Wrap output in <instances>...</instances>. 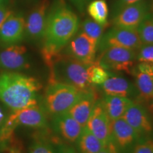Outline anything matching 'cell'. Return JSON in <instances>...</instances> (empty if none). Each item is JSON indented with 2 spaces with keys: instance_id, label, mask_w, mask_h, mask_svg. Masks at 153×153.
<instances>
[{
  "instance_id": "obj_1",
  "label": "cell",
  "mask_w": 153,
  "mask_h": 153,
  "mask_svg": "<svg viewBox=\"0 0 153 153\" xmlns=\"http://www.w3.org/2000/svg\"><path fill=\"white\" fill-rule=\"evenodd\" d=\"M79 19L63 0H55L50 6L41 55L48 67L62 53L77 32Z\"/></svg>"
},
{
  "instance_id": "obj_2",
  "label": "cell",
  "mask_w": 153,
  "mask_h": 153,
  "mask_svg": "<svg viewBox=\"0 0 153 153\" xmlns=\"http://www.w3.org/2000/svg\"><path fill=\"white\" fill-rule=\"evenodd\" d=\"M42 89L35 77L20 72L0 70V101L12 111L38 104Z\"/></svg>"
},
{
  "instance_id": "obj_3",
  "label": "cell",
  "mask_w": 153,
  "mask_h": 153,
  "mask_svg": "<svg viewBox=\"0 0 153 153\" xmlns=\"http://www.w3.org/2000/svg\"><path fill=\"white\" fill-rule=\"evenodd\" d=\"M87 65L61 53L48 68V81H55L72 86L81 91L95 89L88 80Z\"/></svg>"
},
{
  "instance_id": "obj_4",
  "label": "cell",
  "mask_w": 153,
  "mask_h": 153,
  "mask_svg": "<svg viewBox=\"0 0 153 153\" xmlns=\"http://www.w3.org/2000/svg\"><path fill=\"white\" fill-rule=\"evenodd\" d=\"M86 91L72 86L55 81H48L43 97V107L52 116L66 113Z\"/></svg>"
},
{
  "instance_id": "obj_5",
  "label": "cell",
  "mask_w": 153,
  "mask_h": 153,
  "mask_svg": "<svg viewBox=\"0 0 153 153\" xmlns=\"http://www.w3.org/2000/svg\"><path fill=\"white\" fill-rule=\"evenodd\" d=\"M136 60L137 53L135 50L111 47L101 53L96 62L107 70L131 74Z\"/></svg>"
},
{
  "instance_id": "obj_6",
  "label": "cell",
  "mask_w": 153,
  "mask_h": 153,
  "mask_svg": "<svg viewBox=\"0 0 153 153\" xmlns=\"http://www.w3.org/2000/svg\"><path fill=\"white\" fill-rule=\"evenodd\" d=\"M50 0H39L25 19L24 40L33 43H43L46 27Z\"/></svg>"
},
{
  "instance_id": "obj_7",
  "label": "cell",
  "mask_w": 153,
  "mask_h": 153,
  "mask_svg": "<svg viewBox=\"0 0 153 153\" xmlns=\"http://www.w3.org/2000/svg\"><path fill=\"white\" fill-rule=\"evenodd\" d=\"M142 45L137 29L114 26L103 34L97 45V50L100 53L111 47H121L137 51Z\"/></svg>"
},
{
  "instance_id": "obj_8",
  "label": "cell",
  "mask_w": 153,
  "mask_h": 153,
  "mask_svg": "<svg viewBox=\"0 0 153 153\" xmlns=\"http://www.w3.org/2000/svg\"><path fill=\"white\" fill-rule=\"evenodd\" d=\"M97 51V44L81 31L71 38L62 53L89 66L95 62Z\"/></svg>"
},
{
  "instance_id": "obj_9",
  "label": "cell",
  "mask_w": 153,
  "mask_h": 153,
  "mask_svg": "<svg viewBox=\"0 0 153 153\" xmlns=\"http://www.w3.org/2000/svg\"><path fill=\"white\" fill-rule=\"evenodd\" d=\"M10 117L16 127L24 126L42 131L49 128L46 111L38 104L16 111H11Z\"/></svg>"
},
{
  "instance_id": "obj_10",
  "label": "cell",
  "mask_w": 153,
  "mask_h": 153,
  "mask_svg": "<svg viewBox=\"0 0 153 153\" xmlns=\"http://www.w3.org/2000/svg\"><path fill=\"white\" fill-rule=\"evenodd\" d=\"M30 67L27 49L24 45L17 44L0 50V70L22 72Z\"/></svg>"
},
{
  "instance_id": "obj_11",
  "label": "cell",
  "mask_w": 153,
  "mask_h": 153,
  "mask_svg": "<svg viewBox=\"0 0 153 153\" xmlns=\"http://www.w3.org/2000/svg\"><path fill=\"white\" fill-rule=\"evenodd\" d=\"M150 10L151 6L148 1L140 0L124 8L112 18V23L114 26L137 29L140 22L150 13Z\"/></svg>"
},
{
  "instance_id": "obj_12",
  "label": "cell",
  "mask_w": 153,
  "mask_h": 153,
  "mask_svg": "<svg viewBox=\"0 0 153 153\" xmlns=\"http://www.w3.org/2000/svg\"><path fill=\"white\" fill-rule=\"evenodd\" d=\"M25 18L20 13H11L0 27V46L20 44L24 40Z\"/></svg>"
},
{
  "instance_id": "obj_13",
  "label": "cell",
  "mask_w": 153,
  "mask_h": 153,
  "mask_svg": "<svg viewBox=\"0 0 153 153\" xmlns=\"http://www.w3.org/2000/svg\"><path fill=\"white\" fill-rule=\"evenodd\" d=\"M111 143L116 150H126L132 148L141 136L123 118L111 121Z\"/></svg>"
},
{
  "instance_id": "obj_14",
  "label": "cell",
  "mask_w": 153,
  "mask_h": 153,
  "mask_svg": "<svg viewBox=\"0 0 153 153\" xmlns=\"http://www.w3.org/2000/svg\"><path fill=\"white\" fill-rule=\"evenodd\" d=\"M111 121L101 101H97L86 127L105 145H108L111 143Z\"/></svg>"
},
{
  "instance_id": "obj_15",
  "label": "cell",
  "mask_w": 153,
  "mask_h": 153,
  "mask_svg": "<svg viewBox=\"0 0 153 153\" xmlns=\"http://www.w3.org/2000/svg\"><path fill=\"white\" fill-rule=\"evenodd\" d=\"M52 128L58 136L68 143H76L84 129L67 112L53 116Z\"/></svg>"
},
{
  "instance_id": "obj_16",
  "label": "cell",
  "mask_w": 153,
  "mask_h": 153,
  "mask_svg": "<svg viewBox=\"0 0 153 153\" xmlns=\"http://www.w3.org/2000/svg\"><path fill=\"white\" fill-rule=\"evenodd\" d=\"M122 118L131 126L140 136L152 131V125L148 111L138 102H133L126 110Z\"/></svg>"
},
{
  "instance_id": "obj_17",
  "label": "cell",
  "mask_w": 153,
  "mask_h": 153,
  "mask_svg": "<svg viewBox=\"0 0 153 153\" xmlns=\"http://www.w3.org/2000/svg\"><path fill=\"white\" fill-rule=\"evenodd\" d=\"M132 74L135 76V87L141 99L151 101L153 99V65L140 62L134 67Z\"/></svg>"
},
{
  "instance_id": "obj_18",
  "label": "cell",
  "mask_w": 153,
  "mask_h": 153,
  "mask_svg": "<svg viewBox=\"0 0 153 153\" xmlns=\"http://www.w3.org/2000/svg\"><path fill=\"white\" fill-rule=\"evenodd\" d=\"M97 101L98 96L95 89L86 91L67 113L85 128L92 114Z\"/></svg>"
},
{
  "instance_id": "obj_19",
  "label": "cell",
  "mask_w": 153,
  "mask_h": 153,
  "mask_svg": "<svg viewBox=\"0 0 153 153\" xmlns=\"http://www.w3.org/2000/svg\"><path fill=\"white\" fill-rule=\"evenodd\" d=\"M99 87L105 95L126 97L134 96L137 93V88L128 80L121 76H109L104 83Z\"/></svg>"
},
{
  "instance_id": "obj_20",
  "label": "cell",
  "mask_w": 153,
  "mask_h": 153,
  "mask_svg": "<svg viewBox=\"0 0 153 153\" xmlns=\"http://www.w3.org/2000/svg\"><path fill=\"white\" fill-rule=\"evenodd\" d=\"M100 101L111 120L122 118L130 105L133 103V101L129 98L110 95H105L104 99Z\"/></svg>"
},
{
  "instance_id": "obj_21",
  "label": "cell",
  "mask_w": 153,
  "mask_h": 153,
  "mask_svg": "<svg viewBox=\"0 0 153 153\" xmlns=\"http://www.w3.org/2000/svg\"><path fill=\"white\" fill-rule=\"evenodd\" d=\"M79 153H98L107 145H105L94 134L85 127L76 141Z\"/></svg>"
},
{
  "instance_id": "obj_22",
  "label": "cell",
  "mask_w": 153,
  "mask_h": 153,
  "mask_svg": "<svg viewBox=\"0 0 153 153\" xmlns=\"http://www.w3.org/2000/svg\"><path fill=\"white\" fill-rule=\"evenodd\" d=\"M89 14L101 26H106L108 25V6L105 0H94L89 2L87 6Z\"/></svg>"
},
{
  "instance_id": "obj_23",
  "label": "cell",
  "mask_w": 153,
  "mask_h": 153,
  "mask_svg": "<svg viewBox=\"0 0 153 153\" xmlns=\"http://www.w3.org/2000/svg\"><path fill=\"white\" fill-rule=\"evenodd\" d=\"M143 44L153 43V13H149L137 28Z\"/></svg>"
},
{
  "instance_id": "obj_24",
  "label": "cell",
  "mask_w": 153,
  "mask_h": 153,
  "mask_svg": "<svg viewBox=\"0 0 153 153\" xmlns=\"http://www.w3.org/2000/svg\"><path fill=\"white\" fill-rule=\"evenodd\" d=\"M104 26H101L91 19H87L82 23V32L89 36L98 45L101 38L103 36Z\"/></svg>"
},
{
  "instance_id": "obj_25",
  "label": "cell",
  "mask_w": 153,
  "mask_h": 153,
  "mask_svg": "<svg viewBox=\"0 0 153 153\" xmlns=\"http://www.w3.org/2000/svg\"><path fill=\"white\" fill-rule=\"evenodd\" d=\"M88 80L92 85H100L109 77V72L99 65L95 61L94 64L88 67Z\"/></svg>"
},
{
  "instance_id": "obj_26",
  "label": "cell",
  "mask_w": 153,
  "mask_h": 153,
  "mask_svg": "<svg viewBox=\"0 0 153 153\" xmlns=\"http://www.w3.org/2000/svg\"><path fill=\"white\" fill-rule=\"evenodd\" d=\"M28 153H55V150L45 135H39L30 145Z\"/></svg>"
},
{
  "instance_id": "obj_27",
  "label": "cell",
  "mask_w": 153,
  "mask_h": 153,
  "mask_svg": "<svg viewBox=\"0 0 153 153\" xmlns=\"http://www.w3.org/2000/svg\"><path fill=\"white\" fill-rule=\"evenodd\" d=\"M137 60L153 65V43L143 44L137 53Z\"/></svg>"
},
{
  "instance_id": "obj_28",
  "label": "cell",
  "mask_w": 153,
  "mask_h": 153,
  "mask_svg": "<svg viewBox=\"0 0 153 153\" xmlns=\"http://www.w3.org/2000/svg\"><path fill=\"white\" fill-rule=\"evenodd\" d=\"M131 153H153V140H139L133 145Z\"/></svg>"
},
{
  "instance_id": "obj_29",
  "label": "cell",
  "mask_w": 153,
  "mask_h": 153,
  "mask_svg": "<svg viewBox=\"0 0 153 153\" xmlns=\"http://www.w3.org/2000/svg\"><path fill=\"white\" fill-rule=\"evenodd\" d=\"M140 0H113L111 4V17L114 18L124 8Z\"/></svg>"
},
{
  "instance_id": "obj_30",
  "label": "cell",
  "mask_w": 153,
  "mask_h": 153,
  "mask_svg": "<svg viewBox=\"0 0 153 153\" xmlns=\"http://www.w3.org/2000/svg\"><path fill=\"white\" fill-rule=\"evenodd\" d=\"M53 143L56 144V148L55 153H79L74 147L71 145L63 143L62 142H58V141H53Z\"/></svg>"
},
{
  "instance_id": "obj_31",
  "label": "cell",
  "mask_w": 153,
  "mask_h": 153,
  "mask_svg": "<svg viewBox=\"0 0 153 153\" xmlns=\"http://www.w3.org/2000/svg\"><path fill=\"white\" fill-rule=\"evenodd\" d=\"M11 111L0 101V133L2 131Z\"/></svg>"
},
{
  "instance_id": "obj_32",
  "label": "cell",
  "mask_w": 153,
  "mask_h": 153,
  "mask_svg": "<svg viewBox=\"0 0 153 153\" xmlns=\"http://www.w3.org/2000/svg\"><path fill=\"white\" fill-rule=\"evenodd\" d=\"M70 1L74 4V5L80 12H83L87 4H89L91 1V0H70Z\"/></svg>"
},
{
  "instance_id": "obj_33",
  "label": "cell",
  "mask_w": 153,
  "mask_h": 153,
  "mask_svg": "<svg viewBox=\"0 0 153 153\" xmlns=\"http://www.w3.org/2000/svg\"><path fill=\"white\" fill-rule=\"evenodd\" d=\"M12 11L8 7H0V27Z\"/></svg>"
},
{
  "instance_id": "obj_34",
  "label": "cell",
  "mask_w": 153,
  "mask_h": 153,
  "mask_svg": "<svg viewBox=\"0 0 153 153\" xmlns=\"http://www.w3.org/2000/svg\"><path fill=\"white\" fill-rule=\"evenodd\" d=\"M5 153H22V149L21 144L18 142L16 144L13 145L11 148H9Z\"/></svg>"
},
{
  "instance_id": "obj_35",
  "label": "cell",
  "mask_w": 153,
  "mask_h": 153,
  "mask_svg": "<svg viewBox=\"0 0 153 153\" xmlns=\"http://www.w3.org/2000/svg\"><path fill=\"white\" fill-rule=\"evenodd\" d=\"M98 153H117V150H116L114 145L112 143H110L109 145L105 147L103 150H101Z\"/></svg>"
},
{
  "instance_id": "obj_36",
  "label": "cell",
  "mask_w": 153,
  "mask_h": 153,
  "mask_svg": "<svg viewBox=\"0 0 153 153\" xmlns=\"http://www.w3.org/2000/svg\"><path fill=\"white\" fill-rule=\"evenodd\" d=\"M10 0H0V7H7Z\"/></svg>"
},
{
  "instance_id": "obj_37",
  "label": "cell",
  "mask_w": 153,
  "mask_h": 153,
  "mask_svg": "<svg viewBox=\"0 0 153 153\" xmlns=\"http://www.w3.org/2000/svg\"><path fill=\"white\" fill-rule=\"evenodd\" d=\"M22 1L28 4H36L37 3L39 0H22Z\"/></svg>"
},
{
  "instance_id": "obj_38",
  "label": "cell",
  "mask_w": 153,
  "mask_h": 153,
  "mask_svg": "<svg viewBox=\"0 0 153 153\" xmlns=\"http://www.w3.org/2000/svg\"><path fill=\"white\" fill-rule=\"evenodd\" d=\"M148 108H149V111H150V112L152 114H153V99L151 100V102L150 105H149Z\"/></svg>"
},
{
  "instance_id": "obj_39",
  "label": "cell",
  "mask_w": 153,
  "mask_h": 153,
  "mask_svg": "<svg viewBox=\"0 0 153 153\" xmlns=\"http://www.w3.org/2000/svg\"><path fill=\"white\" fill-rule=\"evenodd\" d=\"M151 9H152V13H153V1H152V6H151Z\"/></svg>"
},
{
  "instance_id": "obj_40",
  "label": "cell",
  "mask_w": 153,
  "mask_h": 153,
  "mask_svg": "<svg viewBox=\"0 0 153 153\" xmlns=\"http://www.w3.org/2000/svg\"><path fill=\"white\" fill-rule=\"evenodd\" d=\"M117 153H118V152H117Z\"/></svg>"
}]
</instances>
